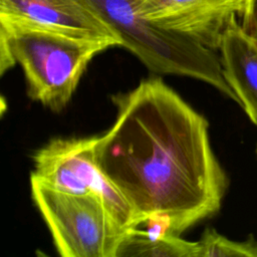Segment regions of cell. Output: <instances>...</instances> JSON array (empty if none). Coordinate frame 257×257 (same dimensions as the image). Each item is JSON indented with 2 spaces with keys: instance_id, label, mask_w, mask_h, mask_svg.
<instances>
[{
  "instance_id": "6da1fadb",
  "label": "cell",
  "mask_w": 257,
  "mask_h": 257,
  "mask_svg": "<svg viewBox=\"0 0 257 257\" xmlns=\"http://www.w3.org/2000/svg\"><path fill=\"white\" fill-rule=\"evenodd\" d=\"M112 101L115 120L97 136L96 159L140 226L180 236L218 212L228 178L212 150L207 119L158 77Z\"/></svg>"
},
{
  "instance_id": "7a4b0ae2",
  "label": "cell",
  "mask_w": 257,
  "mask_h": 257,
  "mask_svg": "<svg viewBox=\"0 0 257 257\" xmlns=\"http://www.w3.org/2000/svg\"><path fill=\"white\" fill-rule=\"evenodd\" d=\"M108 47L102 41L0 17L1 74L18 64L29 97L54 112L70 100L90 60Z\"/></svg>"
},
{
  "instance_id": "3957f363",
  "label": "cell",
  "mask_w": 257,
  "mask_h": 257,
  "mask_svg": "<svg viewBox=\"0 0 257 257\" xmlns=\"http://www.w3.org/2000/svg\"><path fill=\"white\" fill-rule=\"evenodd\" d=\"M120 39L151 71L204 81L238 103L227 82L220 56L198 41L163 29L142 17L138 0H90Z\"/></svg>"
},
{
  "instance_id": "277c9868",
  "label": "cell",
  "mask_w": 257,
  "mask_h": 257,
  "mask_svg": "<svg viewBox=\"0 0 257 257\" xmlns=\"http://www.w3.org/2000/svg\"><path fill=\"white\" fill-rule=\"evenodd\" d=\"M32 200L62 257H115L126 229L94 194L59 191L30 176Z\"/></svg>"
},
{
  "instance_id": "5b68a950",
  "label": "cell",
  "mask_w": 257,
  "mask_h": 257,
  "mask_svg": "<svg viewBox=\"0 0 257 257\" xmlns=\"http://www.w3.org/2000/svg\"><path fill=\"white\" fill-rule=\"evenodd\" d=\"M96 142L97 137L53 139L34 154L32 174L62 192L94 194L123 228L139 227L135 209L97 163Z\"/></svg>"
},
{
  "instance_id": "8992f818",
  "label": "cell",
  "mask_w": 257,
  "mask_h": 257,
  "mask_svg": "<svg viewBox=\"0 0 257 257\" xmlns=\"http://www.w3.org/2000/svg\"><path fill=\"white\" fill-rule=\"evenodd\" d=\"M250 0H138L139 14L155 25L219 50L233 16L243 15Z\"/></svg>"
},
{
  "instance_id": "52a82bcc",
  "label": "cell",
  "mask_w": 257,
  "mask_h": 257,
  "mask_svg": "<svg viewBox=\"0 0 257 257\" xmlns=\"http://www.w3.org/2000/svg\"><path fill=\"white\" fill-rule=\"evenodd\" d=\"M0 17L120 46L118 35L90 0H0Z\"/></svg>"
},
{
  "instance_id": "ba28073f",
  "label": "cell",
  "mask_w": 257,
  "mask_h": 257,
  "mask_svg": "<svg viewBox=\"0 0 257 257\" xmlns=\"http://www.w3.org/2000/svg\"><path fill=\"white\" fill-rule=\"evenodd\" d=\"M219 50L225 78L257 126V39L233 16L222 34Z\"/></svg>"
},
{
  "instance_id": "9c48e42d",
  "label": "cell",
  "mask_w": 257,
  "mask_h": 257,
  "mask_svg": "<svg viewBox=\"0 0 257 257\" xmlns=\"http://www.w3.org/2000/svg\"><path fill=\"white\" fill-rule=\"evenodd\" d=\"M199 243L190 242L178 235L139 227L127 229L120 240L115 257H198Z\"/></svg>"
},
{
  "instance_id": "30bf717a",
  "label": "cell",
  "mask_w": 257,
  "mask_h": 257,
  "mask_svg": "<svg viewBox=\"0 0 257 257\" xmlns=\"http://www.w3.org/2000/svg\"><path fill=\"white\" fill-rule=\"evenodd\" d=\"M198 243V257H257V240L253 237L242 242L233 241L209 228Z\"/></svg>"
},
{
  "instance_id": "8fae6325",
  "label": "cell",
  "mask_w": 257,
  "mask_h": 257,
  "mask_svg": "<svg viewBox=\"0 0 257 257\" xmlns=\"http://www.w3.org/2000/svg\"><path fill=\"white\" fill-rule=\"evenodd\" d=\"M242 19L244 29L257 39V0H250L247 10L242 15Z\"/></svg>"
}]
</instances>
